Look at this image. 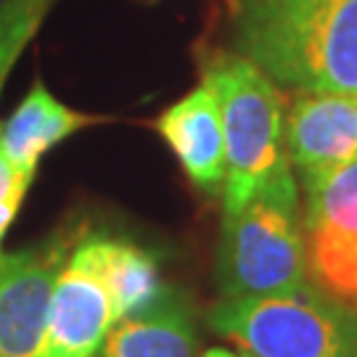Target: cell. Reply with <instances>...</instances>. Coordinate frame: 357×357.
I'll list each match as a JSON object with an SVG mask.
<instances>
[{
  "label": "cell",
  "mask_w": 357,
  "mask_h": 357,
  "mask_svg": "<svg viewBox=\"0 0 357 357\" xmlns=\"http://www.w3.org/2000/svg\"><path fill=\"white\" fill-rule=\"evenodd\" d=\"M230 38L275 85L357 96V0H236Z\"/></svg>",
  "instance_id": "obj_1"
},
{
  "label": "cell",
  "mask_w": 357,
  "mask_h": 357,
  "mask_svg": "<svg viewBox=\"0 0 357 357\" xmlns=\"http://www.w3.org/2000/svg\"><path fill=\"white\" fill-rule=\"evenodd\" d=\"M217 286L222 296H273L307 286L299 188L289 159L246 204L222 215Z\"/></svg>",
  "instance_id": "obj_2"
},
{
  "label": "cell",
  "mask_w": 357,
  "mask_h": 357,
  "mask_svg": "<svg viewBox=\"0 0 357 357\" xmlns=\"http://www.w3.org/2000/svg\"><path fill=\"white\" fill-rule=\"evenodd\" d=\"M209 328L255 357H357V310L302 286L273 296H222Z\"/></svg>",
  "instance_id": "obj_3"
},
{
  "label": "cell",
  "mask_w": 357,
  "mask_h": 357,
  "mask_svg": "<svg viewBox=\"0 0 357 357\" xmlns=\"http://www.w3.org/2000/svg\"><path fill=\"white\" fill-rule=\"evenodd\" d=\"M204 85L217 98L225 130L222 209L236 212L289 159L283 146V101L275 82L236 51L215 53Z\"/></svg>",
  "instance_id": "obj_4"
},
{
  "label": "cell",
  "mask_w": 357,
  "mask_h": 357,
  "mask_svg": "<svg viewBox=\"0 0 357 357\" xmlns=\"http://www.w3.org/2000/svg\"><path fill=\"white\" fill-rule=\"evenodd\" d=\"M307 275L320 291L357 310V162L305 188Z\"/></svg>",
  "instance_id": "obj_5"
},
{
  "label": "cell",
  "mask_w": 357,
  "mask_h": 357,
  "mask_svg": "<svg viewBox=\"0 0 357 357\" xmlns=\"http://www.w3.org/2000/svg\"><path fill=\"white\" fill-rule=\"evenodd\" d=\"M69 243L51 238L0 262V357H35L51 312L53 289Z\"/></svg>",
  "instance_id": "obj_6"
},
{
  "label": "cell",
  "mask_w": 357,
  "mask_h": 357,
  "mask_svg": "<svg viewBox=\"0 0 357 357\" xmlns=\"http://www.w3.org/2000/svg\"><path fill=\"white\" fill-rule=\"evenodd\" d=\"M283 146L305 188L357 162V96L299 93L283 116Z\"/></svg>",
  "instance_id": "obj_7"
},
{
  "label": "cell",
  "mask_w": 357,
  "mask_h": 357,
  "mask_svg": "<svg viewBox=\"0 0 357 357\" xmlns=\"http://www.w3.org/2000/svg\"><path fill=\"white\" fill-rule=\"evenodd\" d=\"M114 323L112 296L77 243L59 273L45 333L35 357H98Z\"/></svg>",
  "instance_id": "obj_8"
},
{
  "label": "cell",
  "mask_w": 357,
  "mask_h": 357,
  "mask_svg": "<svg viewBox=\"0 0 357 357\" xmlns=\"http://www.w3.org/2000/svg\"><path fill=\"white\" fill-rule=\"evenodd\" d=\"M156 130L196 188L206 193L222 191L225 130L217 98L204 82L162 112L156 119Z\"/></svg>",
  "instance_id": "obj_9"
},
{
  "label": "cell",
  "mask_w": 357,
  "mask_h": 357,
  "mask_svg": "<svg viewBox=\"0 0 357 357\" xmlns=\"http://www.w3.org/2000/svg\"><path fill=\"white\" fill-rule=\"evenodd\" d=\"M93 122L96 116L69 109L38 79L16 112L0 125V149L22 178L35 180L40 159Z\"/></svg>",
  "instance_id": "obj_10"
},
{
  "label": "cell",
  "mask_w": 357,
  "mask_h": 357,
  "mask_svg": "<svg viewBox=\"0 0 357 357\" xmlns=\"http://www.w3.org/2000/svg\"><path fill=\"white\" fill-rule=\"evenodd\" d=\"M196 315L191 302L169 289L165 299L116 320L98 357H196Z\"/></svg>",
  "instance_id": "obj_11"
},
{
  "label": "cell",
  "mask_w": 357,
  "mask_h": 357,
  "mask_svg": "<svg viewBox=\"0 0 357 357\" xmlns=\"http://www.w3.org/2000/svg\"><path fill=\"white\" fill-rule=\"evenodd\" d=\"M79 249L88 255L93 268L98 270L103 286L112 296L116 320L141 312L169 294V286L162 281L156 259L138 243L90 236L79 241Z\"/></svg>",
  "instance_id": "obj_12"
},
{
  "label": "cell",
  "mask_w": 357,
  "mask_h": 357,
  "mask_svg": "<svg viewBox=\"0 0 357 357\" xmlns=\"http://www.w3.org/2000/svg\"><path fill=\"white\" fill-rule=\"evenodd\" d=\"M56 0H6L0 6V90Z\"/></svg>",
  "instance_id": "obj_13"
},
{
  "label": "cell",
  "mask_w": 357,
  "mask_h": 357,
  "mask_svg": "<svg viewBox=\"0 0 357 357\" xmlns=\"http://www.w3.org/2000/svg\"><path fill=\"white\" fill-rule=\"evenodd\" d=\"M32 180L22 178L11 165L8 159L3 156V149H0V262H3V241H6V233L11 228L13 217L19 212V206L24 202L26 191H29Z\"/></svg>",
  "instance_id": "obj_14"
},
{
  "label": "cell",
  "mask_w": 357,
  "mask_h": 357,
  "mask_svg": "<svg viewBox=\"0 0 357 357\" xmlns=\"http://www.w3.org/2000/svg\"><path fill=\"white\" fill-rule=\"evenodd\" d=\"M202 357H236V355L228 352V349H209V352H204Z\"/></svg>",
  "instance_id": "obj_15"
},
{
  "label": "cell",
  "mask_w": 357,
  "mask_h": 357,
  "mask_svg": "<svg viewBox=\"0 0 357 357\" xmlns=\"http://www.w3.org/2000/svg\"><path fill=\"white\" fill-rule=\"evenodd\" d=\"M243 357H255V355H243Z\"/></svg>",
  "instance_id": "obj_16"
},
{
  "label": "cell",
  "mask_w": 357,
  "mask_h": 357,
  "mask_svg": "<svg viewBox=\"0 0 357 357\" xmlns=\"http://www.w3.org/2000/svg\"><path fill=\"white\" fill-rule=\"evenodd\" d=\"M3 3H6V0H0V6H3Z\"/></svg>",
  "instance_id": "obj_17"
}]
</instances>
